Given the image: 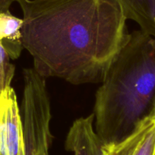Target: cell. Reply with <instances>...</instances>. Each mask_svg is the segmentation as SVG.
I'll list each match as a JSON object with an SVG mask.
<instances>
[{
	"label": "cell",
	"mask_w": 155,
	"mask_h": 155,
	"mask_svg": "<svg viewBox=\"0 0 155 155\" xmlns=\"http://www.w3.org/2000/svg\"><path fill=\"white\" fill-rule=\"evenodd\" d=\"M22 44L43 78L102 83L129 38L118 0H18Z\"/></svg>",
	"instance_id": "1"
},
{
	"label": "cell",
	"mask_w": 155,
	"mask_h": 155,
	"mask_svg": "<svg viewBox=\"0 0 155 155\" xmlns=\"http://www.w3.org/2000/svg\"><path fill=\"white\" fill-rule=\"evenodd\" d=\"M155 107V37L141 30L129 38L95 95V131L105 145L130 135Z\"/></svg>",
	"instance_id": "2"
},
{
	"label": "cell",
	"mask_w": 155,
	"mask_h": 155,
	"mask_svg": "<svg viewBox=\"0 0 155 155\" xmlns=\"http://www.w3.org/2000/svg\"><path fill=\"white\" fill-rule=\"evenodd\" d=\"M23 78L21 114L25 155H50L53 135L50 131L51 107L45 78L34 68H25Z\"/></svg>",
	"instance_id": "3"
},
{
	"label": "cell",
	"mask_w": 155,
	"mask_h": 155,
	"mask_svg": "<svg viewBox=\"0 0 155 155\" xmlns=\"http://www.w3.org/2000/svg\"><path fill=\"white\" fill-rule=\"evenodd\" d=\"M0 155H25L21 114L12 86L0 95Z\"/></svg>",
	"instance_id": "4"
},
{
	"label": "cell",
	"mask_w": 155,
	"mask_h": 155,
	"mask_svg": "<svg viewBox=\"0 0 155 155\" xmlns=\"http://www.w3.org/2000/svg\"><path fill=\"white\" fill-rule=\"evenodd\" d=\"M94 114L78 119L66 136L65 147L74 155H104L105 144L94 128Z\"/></svg>",
	"instance_id": "5"
},
{
	"label": "cell",
	"mask_w": 155,
	"mask_h": 155,
	"mask_svg": "<svg viewBox=\"0 0 155 155\" xmlns=\"http://www.w3.org/2000/svg\"><path fill=\"white\" fill-rule=\"evenodd\" d=\"M106 149L108 155H155V118L144 120L126 138Z\"/></svg>",
	"instance_id": "6"
},
{
	"label": "cell",
	"mask_w": 155,
	"mask_h": 155,
	"mask_svg": "<svg viewBox=\"0 0 155 155\" xmlns=\"http://www.w3.org/2000/svg\"><path fill=\"white\" fill-rule=\"evenodd\" d=\"M22 26L23 19L12 15L10 11L0 13V42L11 59H17L24 49Z\"/></svg>",
	"instance_id": "7"
},
{
	"label": "cell",
	"mask_w": 155,
	"mask_h": 155,
	"mask_svg": "<svg viewBox=\"0 0 155 155\" xmlns=\"http://www.w3.org/2000/svg\"><path fill=\"white\" fill-rule=\"evenodd\" d=\"M127 20L136 22L141 31L155 37V0H118Z\"/></svg>",
	"instance_id": "8"
},
{
	"label": "cell",
	"mask_w": 155,
	"mask_h": 155,
	"mask_svg": "<svg viewBox=\"0 0 155 155\" xmlns=\"http://www.w3.org/2000/svg\"><path fill=\"white\" fill-rule=\"evenodd\" d=\"M15 70L9 55L0 42V95L6 87L11 86Z\"/></svg>",
	"instance_id": "9"
},
{
	"label": "cell",
	"mask_w": 155,
	"mask_h": 155,
	"mask_svg": "<svg viewBox=\"0 0 155 155\" xmlns=\"http://www.w3.org/2000/svg\"><path fill=\"white\" fill-rule=\"evenodd\" d=\"M18 0H0V13L9 11V8L13 2H17Z\"/></svg>",
	"instance_id": "10"
},
{
	"label": "cell",
	"mask_w": 155,
	"mask_h": 155,
	"mask_svg": "<svg viewBox=\"0 0 155 155\" xmlns=\"http://www.w3.org/2000/svg\"><path fill=\"white\" fill-rule=\"evenodd\" d=\"M152 117L155 118V107H154V110H153V116H152Z\"/></svg>",
	"instance_id": "11"
},
{
	"label": "cell",
	"mask_w": 155,
	"mask_h": 155,
	"mask_svg": "<svg viewBox=\"0 0 155 155\" xmlns=\"http://www.w3.org/2000/svg\"><path fill=\"white\" fill-rule=\"evenodd\" d=\"M104 155H108V153L107 151V149H106V146H105V152H104Z\"/></svg>",
	"instance_id": "12"
}]
</instances>
